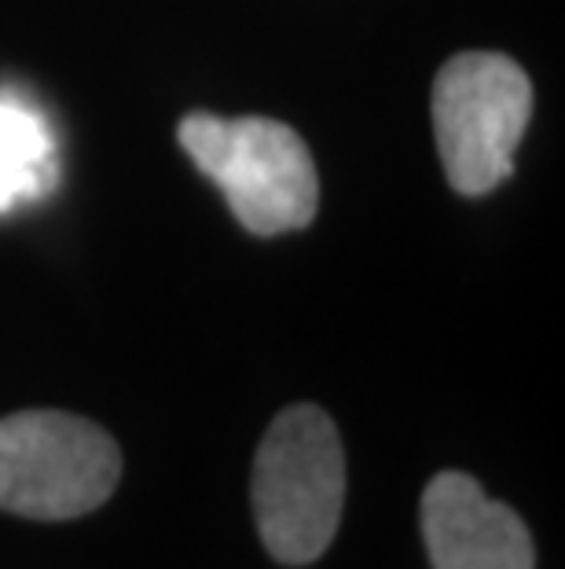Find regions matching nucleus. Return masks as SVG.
<instances>
[{
    "instance_id": "nucleus-1",
    "label": "nucleus",
    "mask_w": 565,
    "mask_h": 569,
    "mask_svg": "<svg viewBox=\"0 0 565 569\" xmlns=\"http://www.w3.org/2000/svg\"><path fill=\"white\" fill-rule=\"evenodd\" d=\"M254 522L264 551L283 566H309L331 548L345 507V448L316 405L283 408L254 456Z\"/></svg>"
},
{
    "instance_id": "nucleus-2",
    "label": "nucleus",
    "mask_w": 565,
    "mask_h": 569,
    "mask_svg": "<svg viewBox=\"0 0 565 569\" xmlns=\"http://www.w3.org/2000/svg\"><path fill=\"white\" fill-rule=\"evenodd\" d=\"M176 140L199 173L224 191L246 232L283 236L316 217V162L291 126L272 118H218L195 111L180 122Z\"/></svg>"
},
{
    "instance_id": "nucleus-3",
    "label": "nucleus",
    "mask_w": 565,
    "mask_h": 569,
    "mask_svg": "<svg viewBox=\"0 0 565 569\" xmlns=\"http://www.w3.org/2000/svg\"><path fill=\"white\" fill-rule=\"evenodd\" d=\"M122 452L95 422L70 411H16L0 419V511L70 522L111 500Z\"/></svg>"
},
{
    "instance_id": "nucleus-4",
    "label": "nucleus",
    "mask_w": 565,
    "mask_h": 569,
    "mask_svg": "<svg viewBox=\"0 0 565 569\" xmlns=\"http://www.w3.org/2000/svg\"><path fill=\"white\" fill-rule=\"evenodd\" d=\"M533 114L528 74L503 52H460L434 81V132L448 184L488 196L514 173V151Z\"/></svg>"
},
{
    "instance_id": "nucleus-5",
    "label": "nucleus",
    "mask_w": 565,
    "mask_h": 569,
    "mask_svg": "<svg viewBox=\"0 0 565 569\" xmlns=\"http://www.w3.org/2000/svg\"><path fill=\"white\" fill-rule=\"evenodd\" d=\"M418 518L434 569H536L525 522L463 470L434 475Z\"/></svg>"
},
{
    "instance_id": "nucleus-6",
    "label": "nucleus",
    "mask_w": 565,
    "mask_h": 569,
    "mask_svg": "<svg viewBox=\"0 0 565 569\" xmlns=\"http://www.w3.org/2000/svg\"><path fill=\"white\" fill-rule=\"evenodd\" d=\"M56 177L59 159L48 118L19 96H0V213L41 202Z\"/></svg>"
}]
</instances>
